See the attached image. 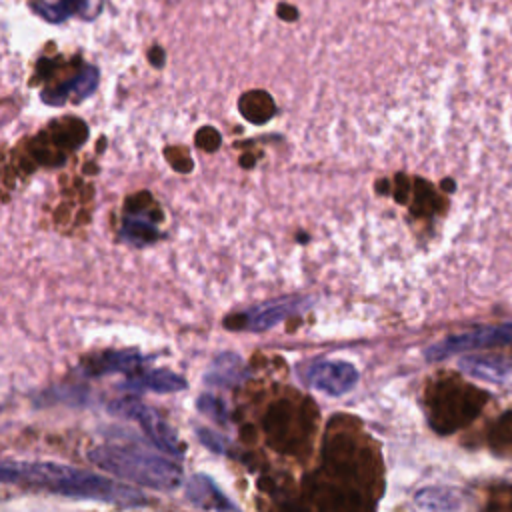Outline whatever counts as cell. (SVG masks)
<instances>
[{"instance_id":"5bb4252c","label":"cell","mask_w":512,"mask_h":512,"mask_svg":"<svg viewBox=\"0 0 512 512\" xmlns=\"http://www.w3.org/2000/svg\"><path fill=\"white\" fill-rule=\"evenodd\" d=\"M44 132L62 152L68 154L86 142L88 126L80 118H60L54 120Z\"/></svg>"},{"instance_id":"7a4b0ae2","label":"cell","mask_w":512,"mask_h":512,"mask_svg":"<svg viewBox=\"0 0 512 512\" xmlns=\"http://www.w3.org/2000/svg\"><path fill=\"white\" fill-rule=\"evenodd\" d=\"M88 458L100 470L120 480H128L158 492H172L184 480L182 468L176 462L142 448L104 444L92 448Z\"/></svg>"},{"instance_id":"3957f363","label":"cell","mask_w":512,"mask_h":512,"mask_svg":"<svg viewBox=\"0 0 512 512\" xmlns=\"http://www.w3.org/2000/svg\"><path fill=\"white\" fill-rule=\"evenodd\" d=\"M110 410L116 412L118 416H124L128 420L136 422L158 450H162L174 458L184 456L186 450H184V444H182L180 436L176 434V430L150 406L142 404L136 398H122V400L110 404Z\"/></svg>"},{"instance_id":"d6986e66","label":"cell","mask_w":512,"mask_h":512,"mask_svg":"<svg viewBox=\"0 0 512 512\" xmlns=\"http://www.w3.org/2000/svg\"><path fill=\"white\" fill-rule=\"evenodd\" d=\"M198 410L204 412L206 416H210L212 420L224 424L226 418H228V412H226V406L224 402L218 398V396H212V394H200L198 398Z\"/></svg>"},{"instance_id":"7402d4cb","label":"cell","mask_w":512,"mask_h":512,"mask_svg":"<svg viewBox=\"0 0 512 512\" xmlns=\"http://www.w3.org/2000/svg\"><path fill=\"white\" fill-rule=\"evenodd\" d=\"M166 158L170 160V164L174 166V170H178V172H190L192 170V160L180 150V154L178 156H174V152L168 148L166 150Z\"/></svg>"},{"instance_id":"5b68a950","label":"cell","mask_w":512,"mask_h":512,"mask_svg":"<svg viewBox=\"0 0 512 512\" xmlns=\"http://www.w3.org/2000/svg\"><path fill=\"white\" fill-rule=\"evenodd\" d=\"M302 380L322 394L344 396L358 384L360 372L346 360H316L304 366Z\"/></svg>"},{"instance_id":"2e32d148","label":"cell","mask_w":512,"mask_h":512,"mask_svg":"<svg viewBox=\"0 0 512 512\" xmlns=\"http://www.w3.org/2000/svg\"><path fill=\"white\" fill-rule=\"evenodd\" d=\"M238 108H240V114L252 124H264L276 112L274 100L266 90H248V92H244L238 100Z\"/></svg>"},{"instance_id":"6da1fadb","label":"cell","mask_w":512,"mask_h":512,"mask_svg":"<svg viewBox=\"0 0 512 512\" xmlns=\"http://www.w3.org/2000/svg\"><path fill=\"white\" fill-rule=\"evenodd\" d=\"M0 476L4 484L38 488L68 498L96 500L124 508H138L148 504V498L134 486L58 462L4 460Z\"/></svg>"},{"instance_id":"d4e9b609","label":"cell","mask_w":512,"mask_h":512,"mask_svg":"<svg viewBox=\"0 0 512 512\" xmlns=\"http://www.w3.org/2000/svg\"><path fill=\"white\" fill-rule=\"evenodd\" d=\"M240 162H242V164H244V166H246V168H248V166H252V162H254V158H252V156H248V154H246V156H242V160H240Z\"/></svg>"},{"instance_id":"9c48e42d","label":"cell","mask_w":512,"mask_h":512,"mask_svg":"<svg viewBox=\"0 0 512 512\" xmlns=\"http://www.w3.org/2000/svg\"><path fill=\"white\" fill-rule=\"evenodd\" d=\"M186 380L166 368H140L132 372L124 382L122 388L136 390V392H156V394H170L186 390Z\"/></svg>"},{"instance_id":"8992f818","label":"cell","mask_w":512,"mask_h":512,"mask_svg":"<svg viewBox=\"0 0 512 512\" xmlns=\"http://www.w3.org/2000/svg\"><path fill=\"white\" fill-rule=\"evenodd\" d=\"M312 300L308 298H278V300H270L264 304H258L246 312H240L236 316L226 318V326L234 328V330H252V332H262L268 330L276 324H280L282 320H286L288 316L300 312L302 308L310 306Z\"/></svg>"},{"instance_id":"44dd1931","label":"cell","mask_w":512,"mask_h":512,"mask_svg":"<svg viewBox=\"0 0 512 512\" xmlns=\"http://www.w3.org/2000/svg\"><path fill=\"white\" fill-rule=\"evenodd\" d=\"M198 438H200V442L206 446V448H210V450H214V452H224L226 448V442H224V438H218L214 432H210V430H204V428H198Z\"/></svg>"},{"instance_id":"ffe728a7","label":"cell","mask_w":512,"mask_h":512,"mask_svg":"<svg viewBox=\"0 0 512 512\" xmlns=\"http://www.w3.org/2000/svg\"><path fill=\"white\" fill-rule=\"evenodd\" d=\"M196 146L206 150V152H214L220 146V134L216 128L212 126H204L196 132Z\"/></svg>"},{"instance_id":"603a6c76","label":"cell","mask_w":512,"mask_h":512,"mask_svg":"<svg viewBox=\"0 0 512 512\" xmlns=\"http://www.w3.org/2000/svg\"><path fill=\"white\" fill-rule=\"evenodd\" d=\"M278 16L284 18V20H296V18H298V12H296L294 6L280 4V6H278Z\"/></svg>"},{"instance_id":"ba28073f","label":"cell","mask_w":512,"mask_h":512,"mask_svg":"<svg viewBox=\"0 0 512 512\" xmlns=\"http://www.w3.org/2000/svg\"><path fill=\"white\" fill-rule=\"evenodd\" d=\"M186 500L204 512H236L234 504L218 488V484L206 474H194L184 484Z\"/></svg>"},{"instance_id":"cb8c5ba5","label":"cell","mask_w":512,"mask_h":512,"mask_svg":"<svg viewBox=\"0 0 512 512\" xmlns=\"http://www.w3.org/2000/svg\"><path fill=\"white\" fill-rule=\"evenodd\" d=\"M150 60H152V64H154V66H160V64L164 62V58H162V50H160L158 46H154V48L150 50Z\"/></svg>"},{"instance_id":"277c9868","label":"cell","mask_w":512,"mask_h":512,"mask_svg":"<svg viewBox=\"0 0 512 512\" xmlns=\"http://www.w3.org/2000/svg\"><path fill=\"white\" fill-rule=\"evenodd\" d=\"M498 346H512V322L496 324V326H482L460 334H450L424 350V358L428 362H440L450 356L482 350V348H498Z\"/></svg>"},{"instance_id":"30bf717a","label":"cell","mask_w":512,"mask_h":512,"mask_svg":"<svg viewBox=\"0 0 512 512\" xmlns=\"http://www.w3.org/2000/svg\"><path fill=\"white\" fill-rule=\"evenodd\" d=\"M460 370L480 382H488L494 386L512 384V362L490 356H464L458 362Z\"/></svg>"},{"instance_id":"4fadbf2b","label":"cell","mask_w":512,"mask_h":512,"mask_svg":"<svg viewBox=\"0 0 512 512\" xmlns=\"http://www.w3.org/2000/svg\"><path fill=\"white\" fill-rule=\"evenodd\" d=\"M246 374H248V366L238 354L222 352L212 360L204 380L210 386H236L246 378Z\"/></svg>"},{"instance_id":"8fae6325","label":"cell","mask_w":512,"mask_h":512,"mask_svg":"<svg viewBox=\"0 0 512 512\" xmlns=\"http://www.w3.org/2000/svg\"><path fill=\"white\" fill-rule=\"evenodd\" d=\"M144 356L134 350H108L102 354H96L92 360H88L84 372L90 376H102L110 372H136L144 364Z\"/></svg>"},{"instance_id":"7c38bea8","label":"cell","mask_w":512,"mask_h":512,"mask_svg":"<svg viewBox=\"0 0 512 512\" xmlns=\"http://www.w3.org/2000/svg\"><path fill=\"white\" fill-rule=\"evenodd\" d=\"M414 504L422 512H460L464 494L452 486H424L414 494Z\"/></svg>"},{"instance_id":"9a60e30c","label":"cell","mask_w":512,"mask_h":512,"mask_svg":"<svg viewBox=\"0 0 512 512\" xmlns=\"http://www.w3.org/2000/svg\"><path fill=\"white\" fill-rule=\"evenodd\" d=\"M160 218L158 214H150L148 210H138V212H126L124 222H122V236L132 242V244H148L158 238L156 230V220Z\"/></svg>"},{"instance_id":"52a82bcc","label":"cell","mask_w":512,"mask_h":512,"mask_svg":"<svg viewBox=\"0 0 512 512\" xmlns=\"http://www.w3.org/2000/svg\"><path fill=\"white\" fill-rule=\"evenodd\" d=\"M98 86V70L94 66H84L78 74L62 80L54 88L42 90V102L50 106H62L66 102H80L88 98Z\"/></svg>"},{"instance_id":"e0dca14e","label":"cell","mask_w":512,"mask_h":512,"mask_svg":"<svg viewBox=\"0 0 512 512\" xmlns=\"http://www.w3.org/2000/svg\"><path fill=\"white\" fill-rule=\"evenodd\" d=\"M30 158L32 164H40V166H62L68 158L66 152H62L50 138L46 132L38 134L32 144H30Z\"/></svg>"},{"instance_id":"ac0fdd59","label":"cell","mask_w":512,"mask_h":512,"mask_svg":"<svg viewBox=\"0 0 512 512\" xmlns=\"http://www.w3.org/2000/svg\"><path fill=\"white\" fill-rule=\"evenodd\" d=\"M84 2L86 0H58V2H42V0H38V2L32 4V10L40 18H44V20H48L52 24H58V22L68 20L76 12H80L84 8Z\"/></svg>"}]
</instances>
